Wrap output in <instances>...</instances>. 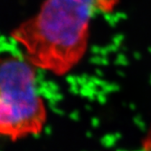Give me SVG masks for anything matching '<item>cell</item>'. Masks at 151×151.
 <instances>
[{"label":"cell","instance_id":"obj_2","mask_svg":"<svg viewBox=\"0 0 151 151\" xmlns=\"http://www.w3.org/2000/svg\"><path fill=\"white\" fill-rule=\"evenodd\" d=\"M35 69L25 56L0 58V137L17 141L44 129L47 109Z\"/></svg>","mask_w":151,"mask_h":151},{"label":"cell","instance_id":"obj_3","mask_svg":"<svg viewBox=\"0 0 151 151\" xmlns=\"http://www.w3.org/2000/svg\"><path fill=\"white\" fill-rule=\"evenodd\" d=\"M143 151H148V150H143Z\"/></svg>","mask_w":151,"mask_h":151},{"label":"cell","instance_id":"obj_1","mask_svg":"<svg viewBox=\"0 0 151 151\" xmlns=\"http://www.w3.org/2000/svg\"><path fill=\"white\" fill-rule=\"evenodd\" d=\"M120 0H45L38 12L19 25L11 38L36 68L69 73L87 53L96 14H109Z\"/></svg>","mask_w":151,"mask_h":151}]
</instances>
